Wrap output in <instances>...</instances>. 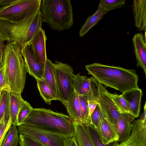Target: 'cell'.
<instances>
[{
	"label": "cell",
	"instance_id": "cell-1",
	"mask_svg": "<svg viewBox=\"0 0 146 146\" xmlns=\"http://www.w3.org/2000/svg\"><path fill=\"white\" fill-rule=\"evenodd\" d=\"M85 68L88 74L101 84L119 91L122 94L139 88L138 76L134 70L98 63L87 65Z\"/></svg>",
	"mask_w": 146,
	"mask_h": 146
},
{
	"label": "cell",
	"instance_id": "cell-2",
	"mask_svg": "<svg viewBox=\"0 0 146 146\" xmlns=\"http://www.w3.org/2000/svg\"><path fill=\"white\" fill-rule=\"evenodd\" d=\"M5 88L16 96H21L26 78L27 69L21 48L15 42H7L3 67Z\"/></svg>",
	"mask_w": 146,
	"mask_h": 146
},
{
	"label": "cell",
	"instance_id": "cell-3",
	"mask_svg": "<svg viewBox=\"0 0 146 146\" xmlns=\"http://www.w3.org/2000/svg\"><path fill=\"white\" fill-rule=\"evenodd\" d=\"M22 124L67 137L74 136L75 133L73 121L69 115L54 112L50 109L33 108Z\"/></svg>",
	"mask_w": 146,
	"mask_h": 146
},
{
	"label": "cell",
	"instance_id": "cell-4",
	"mask_svg": "<svg viewBox=\"0 0 146 146\" xmlns=\"http://www.w3.org/2000/svg\"><path fill=\"white\" fill-rule=\"evenodd\" d=\"M43 22L40 9L30 17L19 21L0 19V38L7 42H15L21 48L31 41L42 28Z\"/></svg>",
	"mask_w": 146,
	"mask_h": 146
},
{
	"label": "cell",
	"instance_id": "cell-5",
	"mask_svg": "<svg viewBox=\"0 0 146 146\" xmlns=\"http://www.w3.org/2000/svg\"><path fill=\"white\" fill-rule=\"evenodd\" d=\"M40 9L43 21L53 30L63 31L74 23L73 10L70 0H43Z\"/></svg>",
	"mask_w": 146,
	"mask_h": 146
},
{
	"label": "cell",
	"instance_id": "cell-6",
	"mask_svg": "<svg viewBox=\"0 0 146 146\" xmlns=\"http://www.w3.org/2000/svg\"><path fill=\"white\" fill-rule=\"evenodd\" d=\"M41 0H17L7 6L0 7V19L10 22L22 21L40 9Z\"/></svg>",
	"mask_w": 146,
	"mask_h": 146
},
{
	"label": "cell",
	"instance_id": "cell-7",
	"mask_svg": "<svg viewBox=\"0 0 146 146\" xmlns=\"http://www.w3.org/2000/svg\"><path fill=\"white\" fill-rule=\"evenodd\" d=\"M53 66L58 92L57 100L65 106L74 92L73 69L66 63L55 61Z\"/></svg>",
	"mask_w": 146,
	"mask_h": 146
},
{
	"label": "cell",
	"instance_id": "cell-8",
	"mask_svg": "<svg viewBox=\"0 0 146 146\" xmlns=\"http://www.w3.org/2000/svg\"><path fill=\"white\" fill-rule=\"evenodd\" d=\"M18 133L35 139L46 146H64V135L27 125L17 127Z\"/></svg>",
	"mask_w": 146,
	"mask_h": 146
},
{
	"label": "cell",
	"instance_id": "cell-9",
	"mask_svg": "<svg viewBox=\"0 0 146 146\" xmlns=\"http://www.w3.org/2000/svg\"><path fill=\"white\" fill-rule=\"evenodd\" d=\"M129 137L115 146H146V122L140 118L134 120Z\"/></svg>",
	"mask_w": 146,
	"mask_h": 146
},
{
	"label": "cell",
	"instance_id": "cell-10",
	"mask_svg": "<svg viewBox=\"0 0 146 146\" xmlns=\"http://www.w3.org/2000/svg\"><path fill=\"white\" fill-rule=\"evenodd\" d=\"M94 129L104 145L118 141V137L115 125L103 112L99 125L96 128Z\"/></svg>",
	"mask_w": 146,
	"mask_h": 146
},
{
	"label": "cell",
	"instance_id": "cell-11",
	"mask_svg": "<svg viewBox=\"0 0 146 146\" xmlns=\"http://www.w3.org/2000/svg\"><path fill=\"white\" fill-rule=\"evenodd\" d=\"M21 52L27 72L36 80L43 78L44 68L36 60L31 42L21 48Z\"/></svg>",
	"mask_w": 146,
	"mask_h": 146
},
{
	"label": "cell",
	"instance_id": "cell-12",
	"mask_svg": "<svg viewBox=\"0 0 146 146\" xmlns=\"http://www.w3.org/2000/svg\"><path fill=\"white\" fill-rule=\"evenodd\" d=\"M108 91L101 84L98 104L105 115L115 125L120 113L107 94Z\"/></svg>",
	"mask_w": 146,
	"mask_h": 146
},
{
	"label": "cell",
	"instance_id": "cell-13",
	"mask_svg": "<svg viewBox=\"0 0 146 146\" xmlns=\"http://www.w3.org/2000/svg\"><path fill=\"white\" fill-rule=\"evenodd\" d=\"M47 39L45 31L42 28L30 42L36 60L44 68L47 58L46 49Z\"/></svg>",
	"mask_w": 146,
	"mask_h": 146
},
{
	"label": "cell",
	"instance_id": "cell-14",
	"mask_svg": "<svg viewBox=\"0 0 146 146\" xmlns=\"http://www.w3.org/2000/svg\"><path fill=\"white\" fill-rule=\"evenodd\" d=\"M137 67H140L146 76V33L135 34L132 39Z\"/></svg>",
	"mask_w": 146,
	"mask_h": 146
},
{
	"label": "cell",
	"instance_id": "cell-15",
	"mask_svg": "<svg viewBox=\"0 0 146 146\" xmlns=\"http://www.w3.org/2000/svg\"><path fill=\"white\" fill-rule=\"evenodd\" d=\"M135 118L130 114L120 113L115 125L118 137V141L123 142L129 137L132 128V123Z\"/></svg>",
	"mask_w": 146,
	"mask_h": 146
},
{
	"label": "cell",
	"instance_id": "cell-16",
	"mask_svg": "<svg viewBox=\"0 0 146 146\" xmlns=\"http://www.w3.org/2000/svg\"><path fill=\"white\" fill-rule=\"evenodd\" d=\"M121 95L127 101L131 114L135 118L138 117L143 95L142 90L139 88L133 89L122 94Z\"/></svg>",
	"mask_w": 146,
	"mask_h": 146
},
{
	"label": "cell",
	"instance_id": "cell-17",
	"mask_svg": "<svg viewBox=\"0 0 146 146\" xmlns=\"http://www.w3.org/2000/svg\"><path fill=\"white\" fill-rule=\"evenodd\" d=\"M133 11L135 25L139 31L146 29V0H134Z\"/></svg>",
	"mask_w": 146,
	"mask_h": 146
},
{
	"label": "cell",
	"instance_id": "cell-18",
	"mask_svg": "<svg viewBox=\"0 0 146 146\" xmlns=\"http://www.w3.org/2000/svg\"><path fill=\"white\" fill-rule=\"evenodd\" d=\"M65 107L69 116L73 121L81 123V115L79 95L74 91Z\"/></svg>",
	"mask_w": 146,
	"mask_h": 146
},
{
	"label": "cell",
	"instance_id": "cell-19",
	"mask_svg": "<svg viewBox=\"0 0 146 146\" xmlns=\"http://www.w3.org/2000/svg\"><path fill=\"white\" fill-rule=\"evenodd\" d=\"M74 136L79 146H94L85 125L74 121Z\"/></svg>",
	"mask_w": 146,
	"mask_h": 146
},
{
	"label": "cell",
	"instance_id": "cell-20",
	"mask_svg": "<svg viewBox=\"0 0 146 146\" xmlns=\"http://www.w3.org/2000/svg\"><path fill=\"white\" fill-rule=\"evenodd\" d=\"M108 12L99 6L96 12L92 15L89 16L81 28L79 36L81 37L85 35L90 30L96 25Z\"/></svg>",
	"mask_w": 146,
	"mask_h": 146
},
{
	"label": "cell",
	"instance_id": "cell-21",
	"mask_svg": "<svg viewBox=\"0 0 146 146\" xmlns=\"http://www.w3.org/2000/svg\"><path fill=\"white\" fill-rule=\"evenodd\" d=\"M93 77L88 78L80 75V73L74 75L73 84L74 91L78 95H87L90 89V85Z\"/></svg>",
	"mask_w": 146,
	"mask_h": 146
},
{
	"label": "cell",
	"instance_id": "cell-22",
	"mask_svg": "<svg viewBox=\"0 0 146 146\" xmlns=\"http://www.w3.org/2000/svg\"><path fill=\"white\" fill-rule=\"evenodd\" d=\"M38 89L45 103L50 105L53 100H57V96L44 78L36 80Z\"/></svg>",
	"mask_w": 146,
	"mask_h": 146
},
{
	"label": "cell",
	"instance_id": "cell-23",
	"mask_svg": "<svg viewBox=\"0 0 146 146\" xmlns=\"http://www.w3.org/2000/svg\"><path fill=\"white\" fill-rule=\"evenodd\" d=\"M10 96V117L12 119V125L17 126L18 115L25 100H23L21 96L15 95L11 93Z\"/></svg>",
	"mask_w": 146,
	"mask_h": 146
},
{
	"label": "cell",
	"instance_id": "cell-24",
	"mask_svg": "<svg viewBox=\"0 0 146 146\" xmlns=\"http://www.w3.org/2000/svg\"><path fill=\"white\" fill-rule=\"evenodd\" d=\"M43 78L57 97L58 92L53 63L48 58L46 60L44 68Z\"/></svg>",
	"mask_w": 146,
	"mask_h": 146
},
{
	"label": "cell",
	"instance_id": "cell-25",
	"mask_svg": "<svg viewBox=\"0 0 146 146\" xmlns=\"http://www.w3.org/2000/svg\"><path fill=\"white\" fill-rule=\"evenodd\" d=\"M10 92L5 88L2 90L0 98V121L6 115L7 119L10 117Z\"/></svg>",
	"mask_w": 146,
	"mask_h": 146
},
{
	"label": "cell",
	"instance_id": "cell-26",
	"mask_svg": "<svg viewBox=\"0 0 146 146\" xmlns=\"http://www.w3.org/2000/svg\"><path fill=\"white\" fill-rule=\"evenodd\" d=\"M19 136L16 126L12 125L6 135L1 146H17Z\"/></svg>",
	"mask_w": 146,
	"mask_h": 146
},
{
	"label": "cell",
	"instance_id": "cell-27",
	"mask_svg": "<svg viewBox=\"0 0 146 146\" xmlns=\"http://www.w3.org/2000/svg\"><path fill=\"white\" fill-rule=\"evenodd\" d=\"M107 94L113 102L120 113H127L131 114L127 101L121 95L112 94L109 92L108 91Z\"/></svg>",
	"mask_w": 146,
	"mask_h": 146
},
{
	"label": "cell",
	"instance_id": "cell-28",
	"mask_svg": "<svg viewBox=\"0 0 146 146\" xmlns=\"http://www.w3.org/2000/svg\"><path fill=\"white\" fill-rule=\"evenodd\" d=\"M87 94L84 95H79L81 115V123L85 125H90L88 119L89 110L88 106Z\"/></svg>",
	"mask_w": 146,
	"mask_h": 146
},
{
	"label": "cell",
	"instance_id": "cell-29",
	"mask_svg": "<svg viewBox=\"0 0 146 146\" xmlns=\"http://www.w3.org/2000/svg\"><path fill=\"white\" fill-rule=\"evenodd\" d=\"M126 3L125 0H101L99 6L108 12L122 7Z\"/></svg>",
	"mask_w": 146,
	"mask_h": 146
},
{
	"label": "cell",
	"instance_id": "cell-30",
	"mask_svg": "<svg viewBox=\"0 0 146 146\" xmlns=\"http://www.w3.org/2000/svg\"><path fill=\"white\" fill-rule=\"evenodd\" d=\"M12 125V119L10 117L7 119L6 115L3 117L0 121V146L7 134L9 129Z\"/></svg>",
	"mask_w": 146,
	"mask_h": 146
},
{
	"label": "cell",
	"instance_id": "cell-31",
	"mask_svg": "<svg viewBox=\"0 0 146 146\" xmlns=\"http://www.w3.org/2000/svg\"><path fill=\"white\" fill-rule=\"evenodd\" d=\"M86 126L94 146H115L118 142V141H117L108 144L104 145L100 140L96 131L92 126L90 125Z\"/></svg>",
	"mask_w": 146,
	"mask_h": 146
},
{
	"label": "cell",
	"instance_id": "cell-32",
	"mask_svg": "<svg viewBox=\"0 0 146 146\" xmlns=\"http://www.w3.org/2000/svg\"><path fill=\"white\" fill-rule=\"evenodd\" d=\"M19 143L20 146H46L27 135L19 134Z\"/></svg>",
	"mask_w": 146,
	"mask_h": 146
},
{
	"label": "cell",
	"instance_id": "cell-33",
	"mask_svg": "<svg viewBox=\"0 0 146 146\" xmlns=\"http://www.w3.org/2000/svg\"><path fill=\"white\" fill-rule=\"evenodd\" d=\"M33 108L30 104L25 100V104L20 111L17 119V126L22 124L29 113Z\"/></svg>",
	"mask_w": 146,
	"mask_h": 146
},
{
	"label": "cell",
	"instance_id": "cell-34",
	"mask_svg": "<svg viewBox=\"0 0 146 146\" xmlns=\"http://www.w3.org/2000/svg\"><path fill=\"white\" fill-rule=\"evenodd\" d=\"M103 112L99 105L97 104L95 109L90 116L91 121V125L94 129L96 128L99 125L100 120Z\"/></svg>",
	"mask_w": 146,
	"mask_h": 146
},
{
	"label": "cell",
	"instance_id": "cell-35",
	"mask_svg": "<svg viewBox=\"0 0 146 146\" xmlns=\"http://www.w3.org/2000/svg\"><path fill=\"white\" fill-rule=\"evenodd\" d=\"M5 45L4 41L0 38V69L4 66L5 57Z\"/></svg>",
	"mask_w": 146,
	"mask_h": 146
},
{
	"label": "cell",
	"instance_id": "cell-36",
	"mask_svg": "<svg viewBox=\"0 0 146 146\" xmlns=\"http://www.w3.org/2000/svg\"><path fill=\"white\" fill-rule=\"evenodd\" d=\"M64 146H79L74 136L66 137L64 141Z\"/></svg>",
	"mask_w": 146,
	"mask_h": 146
},
{
	"label": "cell",
	"instance_id": "cell-37",
	"mask_svg": "<svg viewBox=\"0 0 146 146\" xmlns=\"http://www.w3.org/2000/svg\"><path fill=\"white\" fill-rule=\"evenodd\" d=\"M0 88L2 90L5 88L3 67L0 69Z\"/></svg>",
	"mask_w": 146,
	"mask_h": 146
},
{
	"label": "cell",
	"instance_id": "cell-38",
	"mask_svg": "<svg viewBox=\"0 0 146 146\" xmlns=\"http://www.w3.org/2000/svg\"><path fill=\"white\" fill-rule=\"evenodd\" d=\"M17 0H0L1 7H4L9 5L16 2Z\"/></svg>",
	"mask_w": 146,
	"mask_h": 146
},
{
	"label": "cell",
	"instance_id": "cell-39",
	"mask_svg": "<svg viewBox=\"0 0 146 146\" xmlns=\"http://www.w3.org/2000/svg\"><path fill=\"white\" fill-rule=\"evenodd\" d=\"M139 118L143 121L146 122V103L145 102L143 107V111L140 115Z\"/></svg>",
	"mask_w": 146,
	"mask_h": 146
},
{
	"label": "cell",
	"instance_id": "cell-40",
	"mask_svg": "<svg viewBox=\"0 0 146 146\" xmlns=\"http://www.w3.org/2000/svg\"><path fill=\"white\" fill-rule=\"evenodd\" d=\"M2 89L0 88V93L1 92V91L2 90Z\"/></svg>",
	"mask_w": 146,
	"mask_h": 146
},
{
	"label": "cell",
	"instance_id": "cell-41",
	"mask_svg": "<svg viewBox=\"0 0 146 146\" xmlns=\"http://www.w3.org/2000/svg\"><path fill=\"white\" fill-rule=\"evenodd\" d=\"M0 94H1V92L0 93Z\"/></svg>",
	"mask_w": 146,
	"mask_h": 146
}]
</instances>
